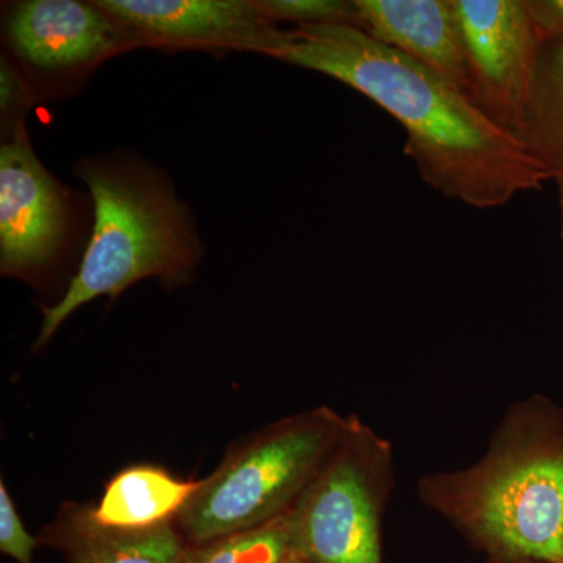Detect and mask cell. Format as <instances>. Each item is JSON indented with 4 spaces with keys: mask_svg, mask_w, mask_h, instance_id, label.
<instances>
[{
    "mask_svg": "<svg viewBox=\"0 0 563 563\" xmlns=\"http://www.w3.org/2000/svg\"><path fill=\"white\" fill-rule=\"evenodd\" d=\"M269 57L342 81L391 114L421 179L446 198L495 209L553 180L461 88L354 25L287 31Z\"/></svg>",
    "mask_w": 563,
    "mask_h": 563,
    "instance_id": "6da1fadb",
    "label": "cell"
},
{
    "mask_svg": "<svg viewBox=\"0 0 563 563\" xmlns=\"http://www.w3.org/2000/svg\"><path fill=\"white\" fill-rule=\"evenodd\" d=\"M417 495L488 561L563 563V407L518 399L476 462L424 474Z\"/></svg>",
    "mask_w": 563,
    "mask_h": 563,
    "instance_id": "7a4b0ae2",
    "label": "cell"
},
{
    "mask_svg": "<svg viewBox=\"0 0 563 563\" xmlns=\"http://www.w3.org/2000/svg\"><path fill=\"white\" fill-rule=\"evenodd\" d=\"M79 176L95 201V231L68 290L43 309L33 350L46 346L63 322L92 299L118 298L146 277L184 284L198 263L190 221L168 185L141 169L107 163H84Z\"/></svg>",
    "mask_w": 563,
    "mask_h": 563,
    "instance_id": "3957f363",
    "label": "cell"
},
{
    "mask_svg": "<svg viewBox=\"0 0 563 563\" xmlns=\"http://www.w3.org/2000/svg\"><path fill=\"white\" fill-rule=\"evenodd\" d=\"M350 415L328 406L282 418L229 450L176 518L188 544L258 528L284 517L335 453Z\"/></svg>",
    "mask_w": 563,
    "mask_h": 563,
    "instance_id": "277c9868",
    "label": "cell"
},
{
    "mask_svg": "<svg viewBox=\"0 0 563 563\" xmlns=\"http://www.w3.org/2000/svg\"><path fill=\"white\" fill-rule=\"evenodd\" d=\"M395 484L391 443L351 413L335 453L290 512V550L310 563H384Z\"/></svg>",
    "mask_w": 563,
    "mask_h": 563,
    "instance_id": "5b68a950",
    "label": "cell"
},
{
    "mask_svg": "<svg viewBox=\"0 0 563 563\" xmlns=\"http://www.w3.org/2000/svg\"><path fill=\"white\" fill-rule=\"evenodd\" d=\"M468 73L470 98L515 133L528 102L543 38L528 0H451Z\"/></svg>",
    "mask_w": 563,
    "mask_h": 563,
    "instance_id": "8992f818",
    "label": "cell"
},
{
    "mask_svg": "<svg viewBox=\"0 0 563 563\" xmlns=\"http://www.w3.org/2000/svg\"><path fill=\"white\" fill-rule=\"evenodd\" d=\"M66 231L65 199L33 154L22 125L0 150V268L24 276L60 251Z\"/></svg>",
    "mask_w": 563,
    "mask_h": 563,
    "instance_id": "52a82bcc",
    "label": "cell"
},
{
    "mask_svg": "<svg viewBox=\"0 0 563 563\" xmlns=\"http://www.w3.org/2000/svg\"><path fill=\"white\" fill-rule=\"evenodd\" d=\"M114 21L146 38L202 44L268 55L287 38L255 9L254 0H101Z\"/></svg>",
    "mask_w": 563,
    "mask_h": 563,
    "instance_id": "ba28073f",
    "label": "cell"
},
{
    "mask_svg": "<svg viewBox=\"0 0 563 563\" xmlns=\"http://www.w3.org/2000/svg\"><path fill=\"white\" fill-rule=\"evenodd\" d=\"M129 31L106 11L74 0H31L11 11L9 35L31 65L62 69L85 65L122 44Z\"/></svg>",
    "mask_w": 563,
    "mask_h": 563,
    "instance_id": "9c48e42d",
    "label": "cell"
},
{
    "mask_svg": "<svg viewBox=\"0 0 563 563\" xmlns=\"http://www.w3.org/2000/svg\"><path fill=\"white\" fill-rule=\"evenodd\" d=\"M357 27L470 96L451 0H354Z\"/></svg>",
    "mask_w": 563,
    "mask_h": 563,
    "instance_id": "30bf717a",
    "label": "cell"
},
{
    "mask_svg": "<svg viewBox=\"0 0 563 563\" xmlns=\"http://www.w3.org/2000/svg\"><path fill=\"white\" fill-rule=\"evenodd\" d=\"M69 563H179L185 540L176 525L147 531H117L96 523L90 506L66 503L41 537Z\"/></svg>",
    "mask_w": 563,
    "mask_h": 563,
    "instance_id": "8fae6325",
    "label": "cell"
},
{
    "mask_svg": "<svg viewBox=\"0 0 563 563\" xmlns=\"http://www.w3.org/2000/svg\"><path fill=\"white\" fill-rule=\"evenodd\" d=\"M201 481H185L155 465L121 470L91 507L96 523L117 531H147L174 523Z\"/></svg>",
    "mask_w": 563,
    "mask_h": 563,
    "instance_id": "7c38bea8",
    "label": "cell"
},
{
    "mask_svg": "<svg viewBox=\"0 0 563 563\" xmlns=\"http://www.w3.org/2000/svg\"><path fill=\"white\" fill-rule=\"evenodd\" d=\"M553 177L563 174V40H543L528 102L514 133Z\"/></svg>",
    "mask_w": 563,
    "mask_h": 563,
    "instance_id": "4fadbf2b",
    "label": "cell"
},
{
    "mask_svg": "<svg viewBox=\"0 0 563 563\" xmlns=\"http://www.w3.org/2000/svg\"><path fill=\"white\" fill-rule=\"evenodd\" d=\"M290 551V512L211 542L188 544L179 563H280Z\"/></svg>",
    "mask_w": 563,
    "mask_h": 563,
    "instance_id": "5bb4252c",
    "label": "cell"
},
{
    "mask_svg": "<svg viewBox=\"0 0 563 563\" xmlns=\"http://www.w3.org/2000/svg\"><path fill=\"white\" fill-rule=\"evenodd\" d=\"M254 5L274 24L285 21L295 22L298 27L333 24L357 27L354 0H254Z\"/></svg>",
    "mask_w": 563,
    "mask_h": 563,
    "instance_id": "9a60e30c",
    "label": "cell"
},
{
    "mask_svg": "<svg viewBox=\"0 0 563 563\" xmlns=\"http://www.w3.org/2000/svg\"><path fill=\"white\" fill-rule=\"evenodd\" d=\"M41 539L31 536L22 523L5 483H0V551L18 563H33Z\"/></svg>",
    "mask_w": 563,
    "mask_h": 563,
    "instance_id": "2e32d148",
    "label": "cell"
},
{
    "mask_svg": "<svg viewBox=\"0 0 563 563\" xmlns=\"http://www.w3.org/2000/svg\"><path fill=\"white\" fill-rule=\"evenodd\" d=\"M528 7L543 40H563V0H528Z\"/></svg>",
    "mask_w": 563,
    "mask_h": 563,
    "instance_id": "e0dca14e",
    "label": "cell"
},
{
    "mask_svg": "<svg viewBox=\"0 0 563 563\" xmlns=\"http://www.w3.org/2000/svg\"><path fill=\"white\" fill-rule=\"evenodd\" d=\"M20 84H18L16 76H14L5 58H2V110L13 109V103L20 99Z\"/></svg>",
    "mask_w": 563,
    "mask_h": 563,
    "instance_id": "ac0fdd59",
    "label": "cell"
},
{
    "mask_svg": "<svg viewBox=\"0 0 563 563\" xmlns=\"http://www.w3.org/2000/svg\"><path fill=\"white\" fill-rule=\"evenodd\" d=\"M555 187H558V202H559V221H561V239L563 243V174L555 177Z\"/></svg>",
    "mask_w": 563,
    "mask_h": 563,
    "instance_id": "d6986e66",
    "label": "cell"
},
{
    "mask_svg": "<svg viewBox=\"0 0 563 563\" xmlns=\"http://www.w3.org/2000/svg\"><path fill=\"white\" fill-rule=\"evenodd\" d=\"M280 563H310L306 558H302L301 554L296 553V551H288L287 555L282 559Z\"/></svg>",
    "mask_w": 563,
    "mask_h": 563,
    "instance_id": "ffe728a7",
    "label": "cell"
},
{
    "mask_svg": "<svg viewBox=\"0 0 563 563\" xmlns=\"http://www.w3.org/2000/svg\"><path fill=\"white\" fill-rule=\"evenodd\" d=\"M488 563H548V562H539V561H488Z\"/></svg>",
    "mask_w": 563,
    "mask_h": 563,
    "instance_id": "44dd1931",
    "label": "cell"
}]
</instances>
